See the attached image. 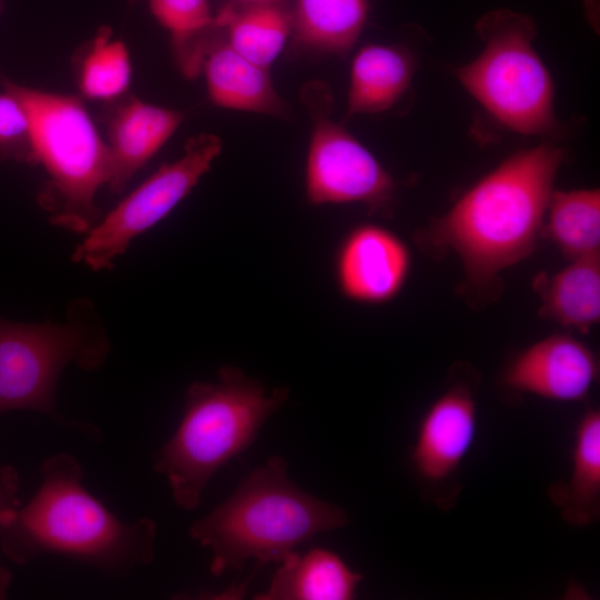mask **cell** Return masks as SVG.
Returning a JSON list of instances; mask_svg holds the SVG:
<instances>
[{
  "label": "cell",
  "instance_id": "obj_1",
  "mask_svg": "<svg viewBox=\"0 0 600 600\" xmlns=\"http://www.w3.org/2000/svg\"><path fill=\"white\" fill-rule=\"evenodd\" d=\"M563 160L550 143L514 153L419 230L417 243L432 256L454 252L470 289L497 287L503 270L533 251Z\"/></svg>",
  "mask_w": 600,
  "mask_h": 600
},
{
  "label": "cell",
  "instance_id": "obj_2",
  "mask_svg": "<svg viewBox=\"0 0 600 600\" xmlns=\"http://www.w3.org/2000/svg\"><path fill=\"white\" fill-rule=\"evenodd\" d=\"M41 482L22 507L0 521L3 553L18 564L53 553L111 577H128L154 558L157 526L150 518L123 522L82 486L83 472L60 452L40 466Z\"/></svg>",
  "mask_w": 600,
  "mask_h": 600
},
{
  "label": "cell",
  "instance_id": "obj_3",
  "mask_svg": "<svg viewBox=\"0 0 600 600\" xmlns=\"http://www.w3.org/2000/svg\"><path fill=\"white\" fill-rule=\"evenodd\" d=\"M349 522L347 512L294 486L287 462L272 456L253 470L220 506L194 521L190 537L212 552L214 577L240 570L254 559L257 568L282 562L317 533Z\"/></svg>",
  "mask_w": 600,
  "mask_h": 600
},
{
  "label": "cell",
  "instance_id": "obj_4",
  "mask_svg": "<svg viewBox=\"0 0 600 600\" xmlns=\"http://www.w3.org/2000/svg\"><path fill=\"white\" fill-rule=\"evenodd\" d=\"M288 390L270 393L240 369L226 366L214 382H192L173 436L156 452L153 468L167 477L176 504L196 509L218 469L244 451Z\"/></svg>",
  "mask_w": 600,
  "mask_h": 600
},
{
  "label": "cell",
  "instance_id": "obj_5",
  "mask_svg": "<svg viewBox=\"0 0 600 600\" xmlns=\"http://www.w3.org/2000/svg\"><path fill=\"white\" fill-rule=\"evenodd\" d=\"M0 84L24 104L31 119L36 164L48 174L39 204L52 224L87 233L102 217L96 196L110 179L107 141L79 98L20 86L4 77Z\"/></svg>",
  "mask_w": 600,
  "mask_h": 600
},
{
  "label": "cell",
  "instance_id": "obj_6",
  "mask_svg": "<svg viewBox=\"0 0 600 600\" xmlns=\"http://www.w3.org/2000/svg\"><path fill=\"white\" fill-rule=\"evenodd\" d=\"M109 352L110 342L89 300L73 301L61 323H23L0 317V414L37 411L60 427L100 440L94 426L60 414L56 393L69 364L93 371Z\"/></svg>",
  "mask_w": 600,
  "mask_h": 600
},
{
  "label": "cell",
  "instance_id": "obj_7",
  "mask_svg": "<svg viewBox=\"0 0 600 600\" xmlns=\"http://www.w3.org/2000/svg\"><path fill=\"white\" fill-rule=\"evenodd\" d=\"M484 49L457 71L462 86L500 123L522 134L556 126L553 84L534 50L536 26L523 13L490 11L477 23Z\"/></svg>",
  "mask_w": 600,
  "mask_h": 600
},
{
  "label": "cell",
  "instance_id": "obj_8",
  "mask_svg": "<svg viewBox=\"0 0 600 600\" xmlns=\"http://www.w3.org/2000/svg\"><path fill=\"white\" fill-rule=\"evenodd\" d=\"M222 150L221 139L199 133L183 154L162 164L86 233L72 260L93 271L110 269L139 234L166 218L209 171Z\"/></svg>",
  "mask_w": 600,
  "mask_h": 600
},
{
  "label": "cell",
  "instance_id": "obj_9",
  "mask_svg": "<svg viewBox=\"0 0 600 600\" xmlns=\"http://www.w3.org/2000/svg\"><path fill=\"white\" fill-rule=\"evenodd\" d=\"M302 100L312 119L306 164V194L311 204L361 203L370 211L387 210L397 183L376 157L334 122L328 87L310 82Z\"/></svg>",
  "mask_w": 600,
  "mask_h": 600
},
{
  "label": "cell",
  "instance_id": "obj_10",
  "mask_svg": "<svg viewBox=\"0 0 600 600\" xmlns=\"http://www.w3.org/2000/svg\"><path fill=\"white\" fill-rule=\"evenodd\" d=\"M458 371L421 416L409 453L422 497L446 511L460 494L461 468L477 432L478 378Z\"/></svg>",
  "mask_w": 600,
  "mask_h": 600
},
{
  "label": "cell",
  "instance_id": "obj_11",
  "mask_svg": "<svg viewBox=\"0 0 600 600\" xmlns=\"http://www.w3.org/2000/svg\"><path fill=\"white\" fill-rule=\"evenodd\" d=\"M599 377L594 352L569 334H551L517 353L504 368L502 386L514 393L556 402L587 399Z\"/></svg>",
  "mask_w": 600,
  "mask_h": 600
},
{
  "label": "cell",
  "instance_id": "obj_12",
  "mask_svg": "<svg viewBox=\"0 0 600 600\" xmlns=\"http://www.w3.org/2000/svg\"><path fill=\"white\" fill-rule=\"evenodd\" d=\"M410 266V251L397 234L377 224H361L343 239L336 259V276L346 298L381 304L401 291Z\"/></svg>",
  "mask_w": 600,
  "mask_h": 600
},
{
  "label": "cell",
  "instance_id": "obj_13",
  "mask_svg": "<svg viewBox=\"0 0 600 600\" xmlns=\"http://www.w3.org/2000/svg\"><path fill=\"white\" fill-rule=\"evenodd\" d=\"M183 121L179 111L158 107L136 97L127 98L112 112L107 127L111 158L107 184L121 192L133 176L161 149Z\"/></svg>",
  "mask_w": 600,
  "mask_h": 600
},
{
  "label": "cell",
  "instance_id": "obj_14",
  "mask_svg": "<svg viewBox=\"0 0 600 600\" xmlns=\"http://www.w3.org/2000/svg\"><path fill=\"white\" fill-rule=\"evenodd\" d=\"M201 71L209 97L218 107L277 117L287 113L268 69L243 58L218 34L208 48Z\"/></svg>",
  "mask_w": 600,
  "mask_h": 600
},
{
  "label": "cell",
  "instance_id": "obj_15",
  "mask_svg": "<svg viewBox=\"0 0 600 600\" xmlns=\"http://www.w3.org/2000/svg\"><path fill=\"white\" fill-rule=\"evenodd\" d=\"M551 502L573 527L594 523L600 517V411L586 410L578 420L571 450L570 474L548 489Z\"/></svg>",
  "mask_w": 600,
  "mask_h": 600
},
{
  "label": "cell",
  "instance_id": "obj_16",
  "mask_svg": "<svg viewBox=\"0 0 600 600\" xmlns=\"http://www.w3.org/2000/svg\"><path fill=\"white\" fill-rule=\"evenodd\" d=\"M362 574L334 552L314 548L303 556L291 552L257 600H351Z\"/></svg>",
  "mask_w": 600,
  "mask_h": 600
},
{
  "label": "cell",
  "instance_id": "obj_17",
  "mask_svg": "<svg viewBox=\"0 0 600 600\" xmlns=\"http://www.w3.org/2000/svg\"><path fill=\"white\" fill-rule=\"evenodd\" d=\"M541 301L539 316L566 328L588 332L600 319V257L570 260L552 276L533 280Z\"/></svg>",
  "mask_w": 600,
  "mask_h": 600
},
{
  "label": "cell",
  "instance_id": "obj_18",
  "mask_svg": "<svg viewBox=\"0 0 600 600\" xmlns=\"http://www.w3.org/2000/svg\"><path fill=\"white\" fill-rule=\"evenodd\" d=\"M413 71L412 57L399 47L361 48L351 66L348 116L390 109L408 89Z\"/></svg>",
  "mask_w": 600,
  "mask_h": 600
},
{
  "label": "cell",
  "instance_id": "obj_19",
  "mask_svg": "<svg viewBox=\"0 0 600 600\" xmlns=\"http://www.w3.org/2000/svg\"><path fill=\"white\" fill-rule=\"evenodd\" d=\"M367 12L366 0H296L291 34L310 52L343 54L358 40Z\"/></svg>",
  "mask_w": 600,
  "mask_h": 600
},
{
  "label": "cell",
  "instance_id": "obj_20",
  "mask_svg": "<svg viewBox=\"0 0 600 600\" xmlns=\"http://www.w3.org/2000/svg\"><path fill=\"white\" fill-rule=\"evenodd\" d=\"M229 46L249 61L268 69L291 34V17L282 3L224 7L216 14Z\"/></svg>",
  "mask_w": 600,
  "mask_h": 600
},
{
  "label": "cell",
  "instance_id": "obj_21",
  "mask_svg": "<svg viewBox=\"0 0 600 600\" xmlns=\"http://www.w3.org/2000/svg\"><path fill=\"white\" fill-rule=\"evenodd\" d=\"M542 229L569 260L599 256V190L553 191Z\"/></svg>",
  "mask_w": 600,
  "mask_h": 600
},
{
  "label": "cell",
  "instance_id": "obj_22",
  "mask_svg": "<svg viewBox=\"0 0 600 600\" xmlns=\"http://www.w3.org/2000/svg\"><path fill=\"white\" fill-rule=\"evenodd\" d=\"M149 8L171 36L179 69L196 78L219 29L208 0H149Z\"/></svg>",
  "mask_w": 600,
  "mask_h": 600
},
{
  "label": "cell",
  "instance_id": "obj_23",
  "mask_svg": "<svg viewBox=\"0 0 600 600\" xmlns=\"http://www.w3.org/2000/svg\"><path fill=\"white\" fill-rule=\"evenodd\" d=\"M131 62L126 44L102 26L87 44L79 67V88L89 99L111 100L128 89Z\"/></svg>",
  "mask_w": 600,
  "mask_h": 600
},
{
  "label": "cell",
  "instance_id": "obj_24",
  "mask_svg": "<svg viewBox=\"0 0 600 600\" xmlns=\"http://www.w3.org/2000/svg\"><path fill=\"white\" fill-rule=\"evenodd\" d=\"M36 164L32 124L24 104L11 92L0 93V162Z\"/></svg>",
  "mask_w": 600,
  "mask_h": 600
},
{
  "label": "cell",
  "instance_id": "obj_25",
  "mask_svg": "<svg viewBox=\"0 0 600 600\" xmlns=\"http://www.w3.org/2000/svg\"><path fill=\"white\" fill-rule=\"evenodd\" d=\"M18 487L17 471L12 467H0V521L9 511L19 506ZM10 581V573L0 568V598L6 594Z\"/></svg>",
  "mask_w": 600,
  "mask_h": 600
},
{
  "label": "cell",
  "instance_id": "obj_26",
  "mask_svg": "<svg viewBox=\"0 0 600 600\" xmlns=\"http://www.w3.org/2000/svg\"><path fill=\"white\" fill-rule=\"evenodd\" d=\"M240 6H256V4H271V3H282L286 0H234Z\"/></svg>",
  "mask_w": 600,
  "mask_h": 600
},
{
  "label": "cell",
  "instance_id": "obj_27",
  "mask_svg": "<svg viewBox=\"0 0 600 600\" xmlns=\"http://www.w3.org/2000/svg\"><path fill=\"white\" fill-rule=\"evenodd\" d=\"M130 2H136V1H140V0H129Z\"/></svg>",
  "mask_w": 600,
  "mask_h": 600
}]
</instances>
